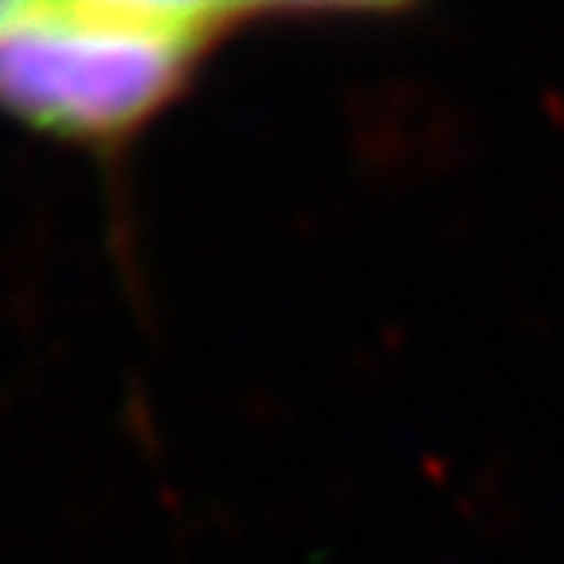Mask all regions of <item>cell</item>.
Returning a JSON list of instances; mask_svg holds the SVG:
<instances>
[{"instance_id": "1", "label": "cell", "mask_w": 564, "mask_h": 564, "mask_svg": "<svg viewBox=\"0 0 564 564\" xmlns=\"http://www.w3.org/2000/svg\"><path fill=\"white\" fill-rule=\"evenodd\" d=\"M263 12L208 0H0V118L115 153Z\"/></svg>"}]
</instances>
